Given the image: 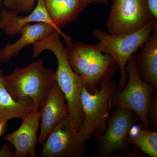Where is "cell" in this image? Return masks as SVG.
I'll list each match as a JSON object with an SVG mask.
<instances>
[{"mask_svg":"<svg viewBox=\"0 0 157 157\" xmlns=\"http://www.w3.org/2000/svg\"><path fill=\"white\" fill-rule=\"evenodd\" d=\"M60 34L55 31L32 44L33 57L36 58L44 51H50L55 56L57 70L55 72V80L63 94L67 106L68 116L77 131L83 121L80 106V95L85 85L84 79L73 71L68 61L66 49L60 39Z\"/></svg>","mask_w":157,"mask_h":157,"instance_id":"obj_1","label":"cell"},{"mask_svg":"<svg viewBox=\"0 0 157 157\" xmlns=\"http://www.w3.org/2000/svg\"><path fill=\"white\" fill-rule=\"evenodd\" d=\"M63 38L68 61L73 71L85 82L89 92L94 94L101 88L105 80L117 73L118 66L113 58L101 51L96 45L73 42L65 34Z\"/></svg>","mask_w":157,"mask_h":157,"instance_id":"obj_2","label":"cell"},{"mask_svg":"<svg viewBox=\"0 0 157 157\" xmlns=\"http://www.w3.org/2000/svg\"><path fill=\"white\" fill-rule=\"evenodd\" d=\"M3 82L12 98L17 101H32L42 109L56 82L55 72L38 60L24 68L15 67L3 76Z\"/></svg>","mask_w":157,"mask_h":157,"instance_id":"obj_3","label":"cell"},{"mask_svg":"<svg viewBox=\"0 0 157 157\" xmlns=\"http://www.w3.org/2000/svg\"><path fill=\"white\" fill-rule=\"evenodd\" d=\"M117 88L118 85L111 78L105 80L100 89L94 94L83 86L80 99L83 121L78 132L84 142L94 136L99 140L106 131L112 108L113 97Z\"/></svg>","mask_w":157,"mask_h":157,"instance_id":"obj_4","label":"cell"},{"mask_svg":"<svg viewBox=\"0 0 157 157\" xmlns=\"http://www.w3.org/2000/svg\"><path fill=\"white\" fill-rule=\"evenodd\" d=\"M153 28L152 20L139 30L126 35L114 36L95 29L93 35L99 40L96 46L103 53L112 57L118 66L120 78L118 90L123 88L128 81L126 66L132 56L142 47Z\"/></svg>","mask_w":157,"mask_h":157,"instance_id":"obj_5","label":"cell"},{"mask_svg":"<svg viewBox=\"0 0 157 157\" xmlns=\"http://www.w3.org/2000/svg\"><path fill=\"white\" fill-rule=\"evenodd\" d=\"M136 54L129 59L126 66L128 78L125 86L117 90L113 97V107L128 108L135 112L144 128L151 130L147 119V110L152 96L157 89L151 83L140 79L136 72Z\"/></svg>","mask_w":157,"mask_h":157,"instance_id":"obj_6","label":"cell"},{"mask_svg":"<svg viewBox=\"0 0 157 157\" xmlns=\"http://www.w3.org/2000/svg\"><path fill=\"white\" fill-rule=\"evenodd\" d=\"M107 128L98 140V151L95 157H108L119 151L126 157L132 152L127 138L132 126L140 121L134 111L128 108L115 107L109 117Z\"/></svg>","mask_w":157,"mask_h":157,"instance_id":"obj_7","label":"cell"},{"mask_svg":"<svg viewBox=\"0 0 157 157\" xmlns=\"http://www.w3.org/2000/svg\"><path fill=\"white\" fill-rule=\"evenodd\" d=\"M152 21L145 0H113L106 25L109 34L126 35Z\"/></svg>","mask_w":157,"mask_h":157,"instance_id":"obj_8","label":"cell"},{"mask_svg":"<svg viewBox=\"0 0 157 157\" xmlns=\"http://www.w3.org/2000/svg\"><path fill=\"white\" fill-rule=\"evenodd\" d=\"M40 153L42 157H83L87 147L68 116L56 126Z\"/></svg>","mask_w":157,"mask_h":157,"instance_id":"obj_9","label":"cell"},{"mask_svg":"<svg viewBox=\"0 0 157 157\" xmlns=\"http://www.w3.org/2000/svg\"><path fill=\"white\" fill-rule=\"evenodd\" d=\"M42 109H36L22 121L21 126L4 139L14 147L15 157H36V145Z\"/></svg>","mask_w":157,"mask_h":157,"instance_id":"obj_10","label":"cell"},{"mask_svg":"<svg viewBox=\"0 0 157 157\" xmlns=\"http://www.w3.org/2000/svg\"><path fill=\"white\" fill-rule=\"evenodd\" d=\"M41 109L40 132L37 142L43 145L54 128L68 116L66 99L56 82Z\"/></svg>","mask_w":157,"mask_h":157,"instance_id":"obj_11","label":"cell"},{"mask_svg":"<svg viewBox=\"0 0 157 157\" xmlns=\"http://www.w3.org/2000/svg\"><path fill=\"white\" fill-rule=\"evenodd\" d=\"M34 22L47 23L57 29L48 16L44 0H37L36 8L29 15L25 16H20L17 11L9 9H3L0 13V29L9 36L19 34L21 29L23 27ZM57 30L62 36L64 34Z\"/></svg>","mask_w":157,"mask_h":157,"instance_id":"obj_12","label":"cell"},{"mask_svg":"<svg viewBox=\"0 0 157 157\" xmlns=\"http://www.w3.org/2000/svg\"><path fill=\"white\" fill-rule=\"evenodd\" d=\"M55 31L59 33L55 27L47 23L38 22L25 25L20 31L19 35L21 36L18 40L11 44L8 42L0 50V62H9L10 59L17 56L26 46L32 45Z\"/></svg>","mask_w":157,"mask_h":157,"instance_id":"obj_13","label":"cell"},{"mask_svg":"<svg viewBox=\"0 0 157 157\" xmlns=\"http://www.w3.org/2000/svg\"><path fill=\"white\" fill-rule=\"evenodd\" d=\"M152 21V34L142 46L140 53L135 57V65L140 79L151 83L157 89V22Z\"/></svg>","mask_w":157,"mask_h":157,"instance_id":"obj_14","label":"cell"},{"mask_svg":"<svg viewBox=\"0 0 157 157\" xmlns=\"http://www.w3.org/2000/svg\"><path fill=\"white\" fill-rule=\"evenodd\" d=\"M44 2L48 16L60 32L75 21L89 5L87 0H44Z\"/></svg>","mask_w":157,"mask_h":157,"instance_id":"obj_15","label":"cell"},{"mask_svg":"<svg viewBox=\"0 0 157 157\" xmlns=\"http://www.w3.org/2000/svg\"><path fill=\"white\" fill-rule=\"evenodd\" d=\"M3 76L0 69V123L15 118L23 121L34 110L38 109L32 101H15L5 87Z\"/></svg>","mask_w":157,"mask_h":157,"instance_id":"obj_16","label":"cell"},{"mask_svg":"<svg viewBox=\"0 0 157 157\" xmlns=\"http://www.w3.org/2000/svg\"><path fill=\"white\" fill-rule=\"evenodd\" d=\"M127 141L149 156L157 157V132L144 128L140 121L130 129Z\"/></svg>","mask_w":157,"mask_h":157,"instance_id":"obj_17","label":"cell"},{"mask_svg":"<svg viewBox=\"0 0 157 157\" xmlns=\"http://www.w3.org/2000/svg\"><path fill=\"white\" fill-rule=\"evenodd\" d=\"M7 9L18 13H30L33 10L36 0H4Z\"/></svg>","mask_w":157,"mask_h":157,"instance_id":"obj_18","label":"cell"},{"mask_svg":"<svg viewBox=\"0 0 157 157\" xmlns=\"http://www.w3.org/2000/svg\"><path fill=\"white\" fill-rule=\"evenodd\" d=\"M147 119L151 130L157 131V95L156 90L152 96L147 110Z\"/></svg>","mask_w":157,"mask_h":157,"instance_id":"obj_19","label":"cell"},{"mask_svg":"<svg viewBox=\"0 0 157 157\" xmlns=\"http://www.w3.org/2000/svg\"><path fill=\"white\" fill-rule=\"evenodd\" d=\"M0 157H15L14 147L10 143L3 144L0 150Z\"/></svg>","mask_w":157,"mask_h":157,"instance_id":"obj_20","label":"cell"},{"mask_svg":"<svg viewBox=\"0 0 157 157\" xmlns=\"http://www.w3.org/2000/svg\"><path fill=\"white\" fill-rule=\"evenodd\" d=\"M151 20L157 22V0H145Z\"/></svg>","mask_w":157,"mask_h":157,"instance_id":"obj_21","label":"cell"},{"mask_svg":"<svg viewBox=\"0 0 157 157\" xmlns=\"http://www.w3.org/2000/svg\"><path fill=\"white\" fill-rule=\"evenodd\" d=\"M7 125L8 122L5 121L0 123V137L5 133Z\"/></svg>","mask_w":157,"mask_h":157,"instance_id":"obj_22","label":"cell"},{"mask_svg":"<svg viewBox=\"0 0 157 157\" xmlns=\"http://www.w3.org/2000/svg\"><path fill=\"white\" fill-rule=\"evenodd\" d=\"M88 4L92 3H102V4H107L109 0H87Z\"/></svg>","mask_w":157,"mask_h":157,"instance_id":"obj_23","label":"cell"}]
</instances>
